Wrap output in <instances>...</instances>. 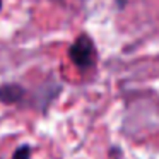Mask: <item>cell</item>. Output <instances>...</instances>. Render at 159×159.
<instances>
[{"mask_svg":"<svg viewBox=\"0 0 159 159\" xmlns=\"http://www.w3.org/2000/svg\"><path fill=\"white\" fill-rule=\"evenodd\" d=\"M0 9H2V0H0Z\"/></svg>","mask_w":159,"mask_h":159,"instance_id":"5b68a950","label":"cell"},{"mask_svg":"<svg viewBox=\"0 0 159 159\" xmlns=\"http://www.w3.org/2000/svg\"><path fill=\"white\" fill-rule=\"evenodd\" d=\"M24 89L19 84H4L0 86V101L5 104H16L22 99Z\"/></svg>","mask_w":159,"mask_h":159,"instance_id":"7a4b0ae2","label":"cell"},{"mask_svg":"<svg viewBox=\"0 0 159 159\" xmlns=\"http://www.w3.org/2000/svg\"><path fill=\"white\" fill-rule=\"evenodd\" d=\"M12 159H31V147H29V145H21V147L14 152Z\"/></svg>","mask_w":159,"mask_h":159,"instance_id":"3957f363","label":"cell"},{"mask_svg":"<svg viewBox=\"0 0 159 159\" xmlns=\"http://www.w3.org/2000/svg\"><path fill=\"white\" fill-rule=\"evenodd\" d=\"M55 4H60V5H72V4H77V2H84V0H52Z\"/></svg>","mask_w":159,"mask_h":159,"instance_id":"277c9868","label":"cell"},{"mask_svg":"<svg viewBox=\"0 0 159 159\" xmlns=\"http://www.w3.org/2000/svg\"><path fill=\"white\" fill-rule=\"evenodd\" d=\"M69 58L72 60V63L80 70H87L91 67H94L98 58V52L94 46L93 39L87 34H80L75 41L70 45L69 48Z\"/></svg>","mask_w":159,"mask_h":159,"instance_id":"6da1fadb","label":"cell"}]
</instances>
